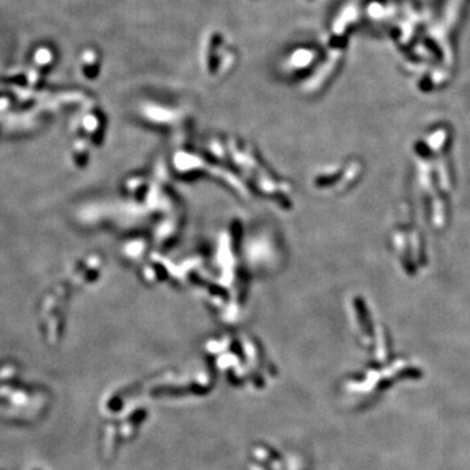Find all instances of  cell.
<instances>
[{
    "label": "cell",
    "instance_id": "1",
    "mask_svg": "<svg viewBox=\"0 0 470 470\" xmlns=\"http://www.w3.org/2000/svg\"><path fill=\"white\" fill-rule=\"evenodd\" d=\"M466 2L467 0H445L443 4L440 20L438 21V26L434 29V32L438 35L439 33L443 34V42L447 41L448 34L453 33L454 29L457 28L461 15L464 13Z\"/></svg>",
    "mask_w": 470,
    "mask_h": 470
}]
</instances>
